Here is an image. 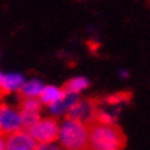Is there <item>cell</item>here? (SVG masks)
I'll use <instances>...</instances> for the list:
<instances>
[{
  "label": "cell",
  "instance_id": "obj_1",
  "mask_svg": "<svg viewBox=\"0 0 150 150\" xmlns=\"http://www.w3.org/2000/svg\"><path fill=\"white\" fill-rule=\"evenodd\" d=\"M86 127L90 132V150H122L127 137L117 124H100L88 121Z\"/></svg>",
  "mask_w": 150,
  "mask_h": 150
},
{
  "label": "cell",
  "instance_id": "obj_2",
  "mask_svg": "<svg viewBox=\"0 0 150 150\" xmlns=\"http://www.w3.org/2000/svg\"><path fill=\"white\" fill-rule=\"evenodd\" d=\"M60 145L64 150H90V132L86 124L64 117L60 122Z\"/></svg>",
  "mask_w": 150,
  "mask_h": 150
},
{
  "label": "cell",
  "instance_id": "obj_3",
  "mask_svg": "<svg viewBox=\"0 0 150 150\" xmlns=\"http://www.w3.org/2000/svg\"><path fill=\"white\" fill-rule=\"evenodd\" d=\"M28 134L36 140L39 145H51L60 139V124L56 116L41 117L28 131Z\"/></svg>",
  "mask_w": 150,
  "mask_h": 150
},
{
  "label": "cell",
  "instance_id": "obj_4",
  "mask_svg": "<svg viewBox=\"0 0 150 150\" xmlns=\"http://www.w3.org/2000/svg\"><path fill=\"white\" fill-rule=\"evenodd\" d=\"M18 103H20V114H21V121H23L21 131L28 132L41 119L42 103L39 98H28V96H20Z\"/></svg>",
  "mask_w": 150,
  "mask_h": 150
},
{
  "label": "cell",
  "instance_id": "obj_5",
  "mask_svg": "<svg viewBox=\"0 0 150 150\" xmlns=\"http://www.w3.org/2000/svg\"><path fill=\"white\" fill-rule=\"evenodd\" d=\"M101 105V98L100 96H86V98H80L79 101L75 103L70 108V111L65 114V119H74V121H80V122H88L93 119V114L96 111V108Z\"/></svg>",
  "mask_w": 150,
  "mask_h": 150
},
{
  "label": "cell",
  "instance_id": "obj_6",
  "mask_svg": "<svg viewBox=\"0 0 150 150\" xmlns=\"http://www.w3.org/2000/svg\"><path fill=\"white\" fill-rule=\"evenodd\" d=\"M21 126L23 121L20 111H15L7 103H2L0 105V132H2V137L21 131Z\"/></svg>",
  "mask_w": 150,
  "mask_h": 150
},
{
  "label": "cell",
  "instance_id": "obj_7",
  "mask_svg": "<svg viewBox=\"0 0 150 150\" xmlns=\"http://www.w3.org/2000/svg\"><path fill=\"white\" fill-rule=\"evenodd\" d=\"M2 150H38V142L31 137L28 132H13L10 135L2 137V144H0Z\"/></svg>",
  "mask_w": 150,
  "mask_h": 150
},
{
  "label": "cell",
  "instance_id": "obj_8",
  "mask_svg": "<svg viewBox=\"0 0 150 150\" xmlns=\"http://www.w3.org/2000/svg\"><path fill=\"white\" fill-rule=\"evenodd\" d=\"M23 85H25V79L20 74H2V77H0V93H2V96H7L10 93H15V91L20 93Z\"/></svg>",
  "mask_w": 150,
  "mask_h": 150
},
{
  "label": "cell",
  "instance_id": "obj_9",
  "mask_svg": "<svg viewBox=\"0 0 150 150\" xmlns=\"http://www.w3.org/2000/svg\"><path fill=\"white\" fill-rule=\"evenodd\" d=\"M131 101H132V91H129V90H121V91H116V93H111L108 96L101 98L103 106L116 108V109H119L122 105H127Z\"/></svg>",
  "mask_w": 150,
  "mask_h": 150
},
{
  "label": "cell",
  "instance_id": "obj_10",
  "mask_svg": "<svg viewBox=\"0 0 150 150\" xmlns=\"http://www.w3.org/2000/svg\"><path fill=\"white\" fill-rule=\"evenodd\" d=\"M65 95L67 93H65L62 88H57V86H44L42 93L39 95V100H41V103L46 105L47 108H52V106L57 105L62 98H65Z\"/></svg>",
  "mask_w": 150,
  "mask_h": 150
},
{
  "label": "cell",
  "instance_id": "obj_11",
  "mask_svg": "<svg viewBox=\"0 0 150 150\" xmlns=\"http://www.w3.org/2000/svg\"><path fill=\"white\" fill-rule=\"evenodd\" d=\"M90 86V80L85 77H75V79H69L67 82L62 85V90L67 95H79L85 88Z\"/></svg>",
  "mask_w": 150,
  "mask_h": 150
},
{
  "label": "cell",
  "instance_id": "obj_12",
  "mask_svg": "<svg viewBox=\"0 0 150 150\" xmlns=\"http://www.w3.org/2000/svg\"><path fill=\"white\" fill-rule=\"evenodd\" d=\"M79 101V98H77V95H65V98H62L57 105H54L52 108H49L51 109V112L52 114H56V116H65L69 111H70V108L75 105V103Z\"/></svg>",
  "mask_w": 150,
  "mask_h": 150
},
{
  "label": "cell",
  "instance_id": "obj_13",
  "mask_svg": "<svg viewBox=\"0 0 150 150\" xmlns=\"http://www.w3.org/2000/svg\"><path fill=\"white\" fill-rule=\"evenodd\" d=\"M44 86L39 80H30V82H25L23 88L20 90V96H28V98H38L42 93Z\"/></svg>",
  "mask_w": 150,
  "mask_h": 150
},
{
  "label": "cell",
  "instance_id": "obj_14",
  "mask_svg": "<svg viewBox=\"0 0 150 150\" xmlns=\"http://www.w3.org/2000/svg\"><path fill=\"white\" fill-rule=\"evenodd\" d=\"M38 150H60V149L51 144V145H39V147H38Z\"/></svg>",
  "mask_w": 150,
  "mask_h": 150
}]
</instances>
